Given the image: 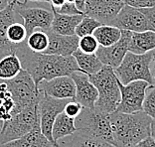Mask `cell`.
<instances>
[{"label": "cell", "mask_w": 155, "mask_h": 147, "mask_svg": "<svg viewBox=\"0 0 155 147\" xmlns=\"http://www.w3.org/2000/svg\"><path fill=\"white\" fill-rule=\"evenodd\" d=\"M115 147H134L151 136L152 118L143 110L134 113L114 111L110 114Z\"/></svg>", "instance_id": "obj_2"}, {"label": "cell", "mask_w": 155, "mask_h": 147, "mask_svg": "<svg viewBox=\"0 0 155 147\" xmlns=\"http://www.w3.org/2000/svg\"><path fill=\"white\" fill-rule=\"evenodd\" d=\"M51 143L42 133L40 126L34 128L29 133L15 140L0 144V147H53Z\"/></svg>", "instance_id": "obj_19"}, {"label": "cell", "mask_w": 155, "mask_h": 147, "mask_svg": "<svg viewBox=\"0 0 155 147\" xmlns=\"http://www.w3.org/2000/svg\"><path fill=\"white\" fill-rule=\"evenodd\" d=\"M150 72H151V76H152L154 83H155V50H154L153 59H152V61H151V64H150Z\"/></svg>", "instance_id": "obj_38"}, {"label": "cell", "mask_w": 155, "mask_h": 147, "mask_svg": "<svg viewBox=\"0 0 155 147\" xmlns=\"http://www.w3.org/2000/svg\"><path fill=\"white\" fill-rule=\"evenodd\" d=\"M124 5L123 0H87L84 15L108 25Z\"/></svg>", "instance_id": "obj_13"}, {"label": "cell", "mask_w": 155, "mask_h": 147, "mask_svg": "<svg viewBox=\"0 0 155 147\" xmlns=\"http://www.w3.org/2000/svg\"><path fill=\"white\" fill-rule=\"evenodd\" d=\"M16 12L23 20V24L27 31V37H29L36 29L43 30L45 32H48L51 29L54 18L52 9L27 7L26 2L16 0Z\"/></svg>", "instance_id": "obj_10"}, {"label": "cell", "mask_w": 155, "mask_h": 147, "mask_svg": "<svg viewBox=\"0 0 155 147\" xmlns=\"http://www.w3.org/2000/svg\"><path fill=\"white\" fill-rule=\"evenodd\" d=\"M86 2H87V0H76L75 1L76 7L84 14V11H86Z\"/></svg>", "instance_id": "obj_36"}, {"label": "cell", "mask_w": 155, "mask_h": 147, "mask_svg": "<svg viewBox=\"0 0 155 147\" xmlns=\"http://www.w3.org/2000/svg\"><path fill=\"white\" fill-rule=\"evenodd\" d=\"M132 32L127 30H121V37L115 44L110 47L100 46L96 52L97 57L104 66H110L112 69H116L128 53L129 43L131 40Z\"/></svg>", "instance_id": "obj_11"}, {"label": "cell", "mask_w": 155, "mask_h": 147, "mask_svg": "<svg viewBox=\"0 0 155 147\" xmlns=\"http://www.w3.org/2000/svg\"><path fill=\"white\" fill-rule=\"evenodd\" d=\"M134 147H155V140L151 136H149V137L145 138L144 140L137 143Z\"/></svg>", "instance_id": "obj_35"}, {"label": "cell", "mask_w": 155, "mask_h": 147, "mask_svg": "<svg viewBox=\"0 0 155 147\" xmlns=\"http://www.w3.org/2000/svg\"><path fill=\"white\" fill-rule=\"evenodd\" d=\"M40 126L39 103L24 108L12 115L9 120L3 122L0 131V144L15 140Z\"/></svg>", "instance_id": "obj_6"}, {"label": "cell", "mask_w": 155, "mask_h": 147, "mask_svg": "<svg viewBox=\"0 0 155 147\" xmlns=\"http://www.w3.org/2000/svg\"><path fill=\"white\" fill-rule=\"evenodd\" d=\"M52 11L54 14V18H53L51 29L49 31L59 35H67V36L76 35V28L82 21L84 14L83 15H64V14L56 12L54 9H52Z\"/></svg>", "instance_id": "obj_18"}, {"label": "cell", "mask_w": 155, "mask_h": 147, "mask_svg": "<svg viewBox=\"0 0 155 147\" xmlns=\"http://www.w3.org/2000/svg\"><path fill=\"white\" fill-rule=\"evenodd\" d=\"M67 2H71V3H75L76 0H66Z\"/></svg>", "instance_id": "obj_43"}, {"label": "cell", "mask_w": 155, "mask_h": 147, "mask_svg": "<svg viewBox=\"0 0 155 147\" xmlns=\"http://www.w3.org/2000/svg\"><path fill=\"white\" fill-rule=\"evenodd\" d=\"M75 126L78 131L104 140L114 146L110 114L101 113L94 107H84L75 118Z\"/></svg>", "instance_id": "obj_5"}, {"label": "cell", "mask_w": 155, "mask_h": 147, "mask_svg": "<svg viewBox=\"0 0 155 147\" xmlns=\"http://www.w3.org/2000/svg\"><path fill=\"white\" fill-rule=\"evenodd\" d=\"M73 57L75 58L79 68L82 70V72L87 76H91L100 72L104 68V64L100 61V59L94 54H87L84 53L81 50H78L73 54Z\"/></svg>", "instance_id": "obj_23"}, {"label": "cell", "mask_w": 155, "mask_h": 147, "mask_svg": "<svg viewBox=\"0 0 155 147\" xmlns=\"http://www.w3.org/2000/svg\"><path fill=\"white\" fill-rule=\"evenodd\" d=\"M26 44L30 50L37 52V53H43L49 45V37L47 32L36 29L29 37H27Z\"/></svg>", "instance_id": "obj_26"}, {"label": "cell", "mask_w": 155, "mask_h": 147, "mask_svg": "<svg viewBox=\"0 0 155 147\" xmlns=\"http://www.w3.org/2000/svg\"><path fill=\"white\" fill-rule=\"evenodd\" d=\"M21 71V62L15 53L7 55L0 60V80L13 79Z\"/></svg>", "instance_id": "obj_25"}, {"label": "cell", "mask_w": 155, "mask_h": 147, "mask_svg": "<svg viewBox=\"0 0 155 147\" xmlns=\"http://www.w3.org/2000/svg\"><path fill=\"white\" fill-rule=\"evenodd\" d=\"M154 56V50L148 53L137 55L128 52L121 64L114 69L116 78L122 85L135 80H144L149 85H155L150 72V64Z\"/></svg>", "instance_id": "obj_4"}, {"label": "cell", "mask_w": 155, "mask_h": 147, "mask_svg": "<svg viewBox=\"0 0 155 147\" xmlns=\"http://www.w3.org/2000/svg\"><path fill=\"white\" fill-rule=\"evenodd\" d=\"M49 37L48 48L43 52L44 54L57 55L63 57H70L79 49L80 37L77 35H59L51 31L47 32Z\"/></svg>", "instance_id": "obj_16"}, {"label": "cell", "mask_w": 155, "mask_h": 147, "mask_svg": "<svg viewBox=\"0 0 155 147\" xmlns=\"http://www.w3.org/2000/svg\"><path fill=\"white\" fill-rule=\"evenodd\" d=\"M155 50V32L151 30L132 32L128 52L141 55Z\"/></svg>", "instance_id": "obj_20"}, {"label": "cell", "mask_w": 155, "mask_h": 147, "mask_svg": "<svg viewBox=\"0 0 155 147\" xmlns=\"http://www.w3.org/2000/svg\"><path fill=\"white\" fill-rule=\"evenodd\" d=\"M7 85L11 97L14 101V109L12 115L20 113L24 108L38 103L41 93L35 86L31 76L22 70L16 77L10 80H3Z\"/></svg>", "instance_id": "obj_7"}, {"label": "cell", "mask_w": 155, "mask_h": 147, "mask_svg": "<svg viewBox=\"0 0 155 147\" xmlns=\"http://www.w3.org/2000/svg\"><path fill=\"white\" fill-rule=\"evenodd\" d=\"M20 15L16 12V0L0 11V53L4 56L15 53L17 45L7 39V29L14 22H19Z\"/></svg>", "instance_id": "obj_17"}, {"label": "cell", "mask_w": 155, "mask_h": 147, "mask_svg": "<svg viewBox=\"0 0 155 147\" xmlns=\"http://www.w3.org/2000/svg\"><path fill=\"white\" fill-rule=\"evenodd\" d=\"M143 111L155 120V85H151L146 89L143 101Z\"/></svg>", "instance_id": "obj_29"}, {"label": "cell", "mask_w": 155, "mask_h": 147, "mask_svg": "<svg viewBox=\"0 0 155 147\" xmlns=\"http://www.w3.org/2000/svg\"><path fill=\"white\" fill-rule=\"evenodd\" d=\"M94 36L101 47H110L115 44L121 37V30L114 26L103 24L97 28L94 32Z\"/></svg>", "instance_id": "obj_24"}, {"label": "cell", "mask_w": 155, "mask_h": 147, "mask_svg": "<svg viewBox=\"0 0 155 147\" xmlns=\"http://www.w3.org/2000/svg\"><path fill=\"white\" fill-rule=\"evenodd\" d=\"M100 47V44L94 38V35H89L80 38L79 41V50L87 54H94Z\"/></svg>", "instance_id": "obj_30"}, {"label": "cell", "mask_w": 155, "mask_h": 147, "mask_svg": "<svg viewBox=\"0 0 155 147\" xmlns=\"http://www.w3.org/2000/svg\"><path fill=\"white\" fill-rule=\"evenodd\" d=\"M77 128L75 126V118L68 116L64 111L60 113L55 119L52 129V136L54 139V146H58L57 142L60 139L75 133Z\"/></svg>", "instance_id": "obj_22"}, {"label": "cell", "mask_w": 155, "mask_h": 147, "mask_svg": "<svg viewBox=\"0 0 155 147\" xmlns=\"http://www.w3.org/2000/svg\"><path fill=\"white\" fill-rule=\"evenodd\" d=\"M17 1H23V0H17Z\"/></svg>", "instance_id": "obj_46"}, {"label": "cell", "mask_w": 155, "mask_h": 147, "mask_svg": "<svg viewBox=\"0 0 155 147\" xmlns=\"http://www.w3.org/2000/svg\"><path fill=\"white\" fill-rule=\"evenodd\" d=\"M108 25L130 32H143L149 30L145 15L140 11V9L128 5L123 6Z\"/></svg>", "instance_id": "obj_12"}, {"label": "cell", "mask_w": 155, "mask_h": 147, "mask_svg": "<svg viewBox=\"0 0 155 147\" xmlns=\"http://www.w3.org/2000/svg\"><path fill=\"white\" fill-rule=\"evenodd\" d=\"M125 5L134 7L137 9L150 8L155 6V0H123Z\"/></svg>", "instance_id": "obj_33"}, {"label": "cell", "mask_w": 155, "mask_h": 147, "mask_svg": "<svg viewBox=\"0 0 155 147\" xmlns=\"http://www.w3.org/2000/svg\"><path fill=\"white\" fill-rule=\"evenodd\" d=\"M144 15H145L147 22H148L149 30L155 32V6L150 7V8H142L140 9Z\"/></svg>", "instance_id": "obj_34"}, {"label": "cell", "mask_w": 155, "mask_h": 147, "mask_svg": "<svg viewBox=\"0 0 155 147\" xmlns=\"http://www.w3.org/2000/svg\"><path fill=\"white\" fill-rule=\"evenodd\" d=\"M51 8L54 9L56 12H58L60 14H64V15H83L84 14L77 8L75 3L67 2V1L60 8H54V7H51Z\"/></svg>", "instance_id": "obj_31"}, {"label": "cell", "mask_w": 155, "mask_h": 147, "mask_svg": "<svg viewBox=\"0 0 155 147\" xmlns=\"http://www.w3.org/2000/svg\"><path fill=\"white\" fill-rule=\"evenodd\" d=\"M40 92V90H39ZM39 100V113H40V128L42 133L54 145V139L52 136V129L55 119L57 116L64 111L67 103L74 100L71 99L59 100L49 96L47 94L40 92Z\"/></svg>", "instance_id": "obj_8"}, {"label": "cell", "mask_w": 155, "mask_h": 147, "mask_svg": "<svg viewBox=\"0 0 155 147\" xmlns=\"http://www.w3.org/2000/svg\"><path fill=\"white\" fill-rule=\"evenodd\" d=\"M57 143H61L68 147H115L107 141L78 130L75 133L60 139Z\"/></svg>", "instance_id": "obj_21"}, {"label": "cell", "mask_w": 155, "mask_h": 147, "mask_svg": "<svg viewBox=\"0 0 155 147\" xmlns=\"http://www.w3.org/2000/svg\"><path fill=\"white\" fill-rule=\"evenodd\" d=\"M76 85V101L86 108H94L98 99L97 87L91 83L89 76L82 72H75L71 75Z\"/></svg>", "instance_id": "obj_15"}, {"label": "cell", "mask_w": 155, "mask_h": 147, "mask_svg": "<svg viewBox=\"0 0 155 147\" xmlns=\"http://www.w3.org/2000/svg\"><path fill=\"white\" fill-rule=\"evenodd\" d=\"M120 90V103L115 111L122 113H134L143 110V101L146 89L150 85L144 80H135L122 85L117 79Z\"/></svg>", "instance_id": "obj_9"}, {"label": "cell", "mask_w": 155, "mask_h": 147, "mask_svg": "<svg viewBox=\"0 0 155 147\" xmlns=\"http://www.w3.org/2000/svg\"><path fill=\"white\" fill-rule=\"evenodd\" d=\"M25 2H44V3H50V0H23Z\"/></svg>", "instance_id": "obj_41"}, {"label": "cell", "mask_w": 155, "mask_h": 147, "mask_svg": "<svg viewBox=\"0 0 155 147\" xmlns=\"http://www.w3.org/2000/svg\"><path fill=\"white\" fill-rule=\"evenodd\" d=\"M2 122H0V131H1V128H2Z\"/></svg>", "instance_id": "obj_45"}, {"label": "cell", "mask_w": 155, "mask_h": 147, "mask_svg": "<svg viewBox=\"0 0 155 147\" xmlns=\"http://www.w3.org/2000/svg\"><path fill=\"white\" fill-rule=\"evenodd\" d=\"M27 31L23 23L14 22L7 29V39L13 45H19L26 41Z\"/></svg>", "instance_id": "obj_28"}, {"label": "cell", "mask_w": 155, "mask_h": 147, "mask_svg": "<svg viewBox=\"0 0 155 147\" xmlns=\"http://www.w3.org/2000/svg\"><path fill=\"white\" fill-rule=\"evenodd\" d=\"M151 137L155 140V120H152L151 123Z\"/></svg>", "instance_id": "obj_40"}, {"label": "cell", "mask_w": 155, "mask_h": 147, "mask_svg": "<svg viewBox=\"0 0 155 147\" xmlns=\"http://www.w3.org/2000/svg\"><path fill=\"white\" fill-rule=\"evenodd\" d=\"M65 2L66 0H50L51 7H54V8H60L65 4Z\"/></svg>", "instance_id": "obj_37"}, {"label": "cell", "mask_w": 155, "mask_h": 147, "mask_svg": "<svg viewBox=\"0 0 155 147\" xmlns=\"http://www.w3.org/2000/svg\"><path fill=\"white\" fill-rule=\"evenodd\" d=\"M38 90L54 99L76 100V85L71 76L58 77L50 80H42Z\"/></svg>", "instance_id": "obj_14"}, {"label": "cell", "mask_w": 155, "mask_h": 147, "mask_svg": "<svg viewBox=\"0 0 155 147\" xmlns=\"http://www.w3.org/2000/svg\"><path fill=\"white\" fill-rule=\"evenodd\" d=\"M3 57H5V56H4V55H2L1 53H0V60H1V59H2Z\"/></svg>", "instance_id": "obj_44"}, {"label": "cell", "mask_w": 155, "mask_h": 147, "mask_svg": "<svg viewBox=\"0 0 155 147\" xmlns=\"http://www.w3.org/2000/svg\"><path fill=\"white\" fill-rule=\"evenodd\" d=\"M89 78L98 92L94 108L107 114L114 113L120 103V90L114 69L110 66H104L100 72Z\"/></svg>", "instance_id": "obj_3"}, {"label": "cell", "mask_w": 155, "mask_h": 147, "mask_svg": "<svg viewBox=\"0 0 155 147\" xmlns=\"http://www.w3.org/2000/svg\"><path fill=\"white\" fill-rule=\"evenodd\" d=\"M57 145L58 146H53V147H68V146H66L64 144H61V143H57Z\"/></svg>", "instance_id": "obj_42"}, {"label": "cell", "mask_w": 155, "mask_h": 147, "mask_svg": "<svg viewBox=\"0 0 155 147\" xmlns=\"http://www.w3.org/2000/svg\"><path fill=\"white\" fill-rule=\"evenodd\" d=\"M101 25L103 24L100 21L96 20L93 17L84 15L82 21H81L80 24L76 28V35L80 38L89 36V35H93L97 28H98Z\"/></svg>", "instance_id": "obj_27"}, {"label": "cell", "mask_w": 155, "mask_h": 147, "mask_svg": "<svg viewBox=\"0 0 155 147\" xmlns=\"http://www.w3.org/2000/svg\"><path fill=\"white\" fill-rule=\"evenodd\" d=\"M14 0H0V11L4 10L8 5H10Z\"/></svg>", "instance_id": "obj_39"}, {"label": "cell", "mask_w": 155, "mask_h": 147, "mask_svg": "<svg viewBox=\"0 0 155 147\" xmlns=\"http://www.w3.org/2000/svg\"><path fill=\"white\" fill-rule=\"evenodd\" d=\"M84 106L81 103H79L76 100H71L67 103V106L64 109V113L68 115V116L72 118H76L78 115L81 113V111L83 110Z\"/></svg>", "instance_id": "obj_32"}, {"label": "cell", "mask_w": 155, "mask_h": 147, "mask_svg": "<svg viewBox=\"0 0 155 147\" xmlns=\"http://www.w3.org/2000/svg\"><path fill=\"white\" fill-rule=\"evenodd\" d=\"M15 54L21 62L22 70L31 76L37 89L42 80H50L58 77L71 76L75 72H82L73 56L63 57L37 53L28 48L26 41L17 45Z\"/></svg>", "instance_id": "obj_1"}]
</instances>
